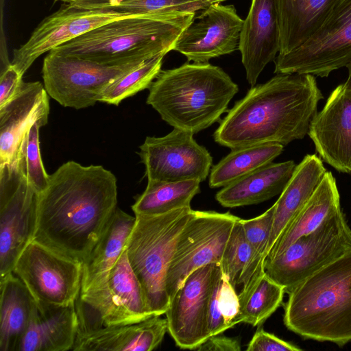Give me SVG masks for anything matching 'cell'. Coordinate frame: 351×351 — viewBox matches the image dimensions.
<instances>
[{
    "instance_id": "obj_25",
    "label": "cell",
    "mask_w": 351,
    "mask_h": 351,
    "mask_svg": "<svg viewBox=\"0 0 351 351\" xmlns=\"http://www.w3.org/2000/svg\"><path fill=\"white\" fill-rule=\"evenodd\" d=\"M339 0H275L280 55L303 45L322 27Z\"/></svg>"
},
{
    "instance_id": "obj_24",
    "label": "cell",
    "mask_w": 351,
    "mask_h": 351,
    "mask_svg": "<svg viewBox=\"0 0 351 351\" xmlns=\"http://www.w3.org/2000/svg\"><path fill=\"white\" fill-rule=\"evenodd\" d=\"M296 165L293 160L272 162L222 187L215 198L227 208L262 203L282 192Z\"/></svg>"
},
{
    "instance_id": "obj_9",
    "label": "cell",
    "mask_w": 351,
    "mask_h": 351,
    "mask_svg": "<svg viewBox=\"0 0 351 351\" xmlns=\"http://www.w3.org/2000/svg\"><path fill=\"white\" fill-rule=\"evenodd\" d=\"M144 62L106 64L49 51L42 67L44 87L64 107L88 108L99 101L109 84Z\"/></svg>"
},
{
    "instance_id": "obj_40",
    "label": "cell",
    "mask_w": 351,
    "mask_h": 351,
    "mask_svg": "<svg viewBox=\"0 0 351 351\" xmlns=\"http://www.w3.org/2000/svg\"><path fill=\"white\" fill-rule=\"evenodd\" d=\"M240 340L237 337H228L215 335L209 337L195 350L199 351H240Z\"/></svg>"
},
{
    "instance_id": "obj_11",
    "label": "cell",
    "mask_w": 351,
    "mask_h": 351,
    "mask_svg": "<svg viewBox=\"0 0 351 351\" xmlns=\"http://www.w3.org/2000/svg\"><path fill=\"white\" fill-rule=\"evenodd\" d=\"M274 73L309 74L321 77L351 61V0H339L318 31L303 45L278 54Z\"/></svg>"
},
{
    "instance_id": "obj_19",
    "label": "cell",
    "mask_w": 351,
    "mask_h": 351,
    "mask_svg": "<svg viewBox=\"0 0 351 351\" xmlns=\"http://www.w3.org/2000/svg\"><path fill=\"white\" fill-rule=\"evenodd\" d=\"M49 114L48 94L40 82H23L17 95L0 108V166L17 162L24 143L36 121L46 125Z\"/></svg>"
},
{
    "instance_id": "obj_6",
    "label": "cell",
    "mask_w": 351,
    "mask_h": 351,
    "mask_svg": "<svg viewBox=\"0 0 351 351\" xmlns=\"http://www.w3.org/2000/svg\"><path fill=\"white\" fill-rule=\"evenodd\" d=\"M193 212L190 206L160 215H135L125 250L152 316L165 314L168 308V269L179 237Z\"/></svg>"
},
{
    "instance_id": "obj_28",
    "label": "cell",
    "mask_w": 351,
    "mask_h": 351,
    "mask_svg": "<svg viewBox=\"0 0 351 351\" xmlns=\"http://www.w3.org/2000/svg\"><path fill=\"white\" fill-rule=\"evenodd\" d=\"M0 350L16 351L27 327L34 299L13 272L0 279Z\"/></svg>"
},
{
    "instance_id": "obj_13",
    "label": "cell",
    "mask_w": 351,
    "mask_h": 351,
    "mask_svg": "<svg viewBox=\"0 0 351 351\" xmlns=\"http://www.w3.org/2000/svg\"><path fill=\"white\" fill-rule=\"evenodd\" d=\"M83 263L32 240L18 258L13 273L40 302L75 303L82 284Z\"/></svg>"
},
{
    "instance_id": "obj_38",
    "label": "cell",
    "mask_w": 351,
    "mask_h": 351,
    "mask_svg": "<svg viewBox=\"0 0 351 351\" xmlns=\"http://www.w3.org/2000/svg\"><path fill=\"white\" fill-rule=\"evenodd\" d=\"M246 350L300 351L302 349L259 328L248 343Z\"/></svg>"
},
{
    "instance_id": "obj_30",
    "label": "cell",
    "mask_w": 351,
    "mask_h": 351,
    "mask_svg": "<svg viewBox=\"0 0 351 351\" xmlns=\"http://www.w3.org/2000/svg\"><path fill=\"white\" fill-rule=\"evenodd\" d=\"M198 180L176 182L147 181L132 209L134 215H155L190 207L192 199L200 192Z\"/></svg>"
},
{
    "instance_id": "obj_10",
    "label": "cell",
    "mask_w": 351,
    "mask_h": 351,
    "mask_svg": "<svg viewBox=\"0 0 351 351\" xmlns=\"http://www.w3.org/2000/svg\"><path fill=\"white\" fill-rule=\"evenodd\" d=\"M38 193L28 183L25 156L0 166V276L13 272L14 265L34 239Z\"/></svg>"
},
{
    "instance_id": "obj_34",
    "label": "cell",
    "mask_w": 351,
    "mask_h": 351,
    "mask_svg": "<svg viewBox=\"0 0 351 351\" xmlns=\"http://www.w3.org/2000/svg\"><path fill=\"white\" fill-rule=\"evenodd\" d=\"M241 322L238 294L219 266L209 302L210 335L221 334Z\"/></svg>"
},
{
    "instance_id": "obj_12",
    "label": "cell",
    "mask_w": 351,
    "mask_h": 351,
    "mask_svg": "<svg viewBox=\"0 0 351 351\" xmlns=\"http://www.w3.org/2000/svg\"><path fill=\"white\" fill-rule=\"evenodd\" d=\"M239 218L230 213L193 210L177 241L166 280L170 300L194 270L219 265L233 227Z\"/></svg>"
},
{
    "instance_id": "obj_29",
    "label": "cell",
    "mask_w": 351,
    "mask_h": 351,
    "mask_svg": "<svg viewBox=\"0 0 351 351\" xmlns=\"http://www.w3.org/2000/svg\"><path fill=\"white\" fill-rule=\"evenodd\" d=\"M279 143H265L232 149L210 171L209 186L224 187L274 161L283 151Z\"/></svg>"
},
{
    "instance_id": "obj_22",
    "label": "cell",
    "mask_w": 351,
    "mask_h": 351,
    "mask_svg": "<svg viewBox=\"0 0 351 351\" xmlns=\"http://www.w3.org/2000/svg\"><path fill=\"white\" fill-rule=\"evenodd\" d=\"M154 315L142 322L79 332L72 350L151 351L168 331L166 318Z\"/></svg>"
},
{
    "instance_id": "obj_2",
    "label": "cell",
    "mask_w": 351,
    "mask_h": 351,
    "mask_svg": "<svg viewBox=\"0 0 351 351\" xmlns=\"http://www.w3.org/2000/svg\"><path fill=\"white\" fill-rule=\"evenodd\" d=\"M323 95L314 75L279 73L237 101L213 134L231 149L265 143L286 145L308 134Z\"/></svg>"
},
{
    "instance_id": "obj_37",
    "label": "cell",
    "mask_w": 351,
    "mask_h": 351,
    "mask_svg": "<svg viewBox=\"0 0 351 351\" xmlns=\"http://www.w3.org/2000/svg\"><path fill=\"white\" fill-rule=\"evenodd\" d=\"M274 210L275 204L258 217L240 219L247 241L256 257L264 264L272 230Z\"/></svg>"
},
{
    "instance_id": "obj_21",
    "label": "cell",
    "mask_w": 351,
    "mask_h": 351,
    "mask_svg": "<svg viewBox=\"0 0 351 351\" xmlns=\"http://www.w3.org/2000/svg\"><path fill=\"white\" fill-rule=\"evenodd\" d=\"M79 329L75 303L56 305L34 300L16 351L72 350Z\"/></svg>"
},
{
    "instance_id": "obj_14",
    "label": "cell",
    "mask_w": 351,
    "mask_h": 351,
    "mask_svg": "<svg viewBox=\"0 0 351 351\" xmlns=\"http://www.w3.org/2000/svg\"><path fill=\"white\" fill-rule=\"evenodd\" d=\"M139 149L147 181L202 182L210 171L211 155L187 131L174 128L162 137L147 136Z\"/></svg>"
},
{
    "instance_id": "obj_41",
    "label": "cell",
    "mask_w": 351,
    "mask_h": 351,
    "mask_svg": "<svg viewBox=\"0 0 351 351\" xmlns=\"http://www.w3.org/2000/svg\"><path fill=\"white\" fill-rule=\"evenodd\" d=\"M348 69V79L351 80V61L346 66Z\"/></svg>"
},
{
    "instance_id": "obj_36",
    "label": "cell",
    "mask_w": 351,
    "mask_h": 351,
    "mask_svg": "<svg viewBox=\"0 0 351 351\" xmlns=\"http://www.w3.org/2000/svg\"><path fill=\"white\" fill-rule=\"evenodd\" d=\"M44 125L40 121L35 122L28 131L24 143L27 180L38 193L46 189L49 180V175L47 173L43 164L40 149L39 130Z\"/></svg>"
},
{
    "instance_id": "obj_8",
    "label": "cell",
    "mask_w": 351,
    "mask_h": 351,
    "mask_svg": "<svg viewBox=\"0 0 351 351\" xmlns=\"http://www.w3.org/2000/svg\"><path fill=\"white\" fill-rule=\"evenodd\" d=\"M75 307L78 332L136 324L152 316L125 248L112 268L106 287L95 293L79 295Z\"/></svg>"
},
{
    "instance_id": "obj_20",
    "label": "cell",
    "mask_w": 351,
    "mask_h": 351,
    "mask_svg": "<svg viewBox=\"0 0 351 351\" xmlns=\"http://www.w3.org/2000/svg\"><path fill=\"white\" fill-rule=\"evenodd\" d=\"M239 50L246 79L254 86L264 68L280 51L275 0H252L241 31Z\"/></svg>"
},
{
    "instance_id": "obj_32",
    "label": "cell",
    "mask_w": 351,
    "mask_h": 351,
    "mask_svg": "<svg viewBox=\"0 0 351 351\" xmlns=\"http://www.w3.org/2000/svg\"><path fill=\"white\" fill-rule=\"evenodd\" d=\"M240 219L233 227L219 263L223 274L234 288L246 285L265 271L264 263L256 257L245 237Z\"/></svg>"
},
{
    "instance_id": "obj_3",
    "label": "cell",
    "mask_w": 351,
    "mask_h": 351,
    "mask_svg": "<svg viewBox=\"0 0 351 351\" xmlns=\"http://www.w3.org/2000/svg\"><path fill=\"white\" fill-rule=\"evenodd\" d=\"M238 91L221 68L188 62L161 70L149 87L146 102L173 128L195 134L217 121Z\"/></svg>"
},
{
    "instance_id": "obj_31",
    "label": "cell",
    "mask_w": 351,
    "mask_h": 351,
    "mask_svg": "<svg viewBox=\"0 0 351 351\" xmlns=\"http://www.w3.org/2000/svg\"><path fill=\"white\" fill-rule=\"evenodd\" d=\"M285 293L265 271L253 278L238 294L242 322L261 325L281 305Z\"/></svg>"
},
{
    "instance_id": "obj_7",
    "label": "cell",
    "mask_w": 351,
    "mask_h": 351,
    "mask_svg": "<svg viewBox=\"0 0 351 351\" xmlns=\"http://www.w3.org/2000/svg\"><path fill=\"white\" fill-rule=\"evenodd\" d=\"M351 249V229L341 208L329 215L313 232L265 260L264 270L289 293L313 274Z\"/></svg>"
},
{
    "instance_id": "obj_27",
    "label": "cell",
    "mask_w": 351,
    "mask_h": 351,
    "mask_svg": "<svg viewBox=\"0 0 351 351\" xmlns=\"http://www.w3.org/2000/svg\"><path fill=\"white\" fill-rule=\"evenodd\" d=\"M340 208L336 180L330 171H326L311 197L274 243L265 260L275 258L298 238L313 232L329 215Z\"/></svg>"
},
{
    "instance_id": "obj_35",
    "label": "cell",
    "mask_w": 351,
    "mask_h": 351,
    "mask_svg": "<svg viewBox=\"0 0 351 351\" xmlns=\"http://www.w3.org/2000/svg\"><path fill=\"white\" fill-rule=\"evenodd\" d=\"M165 55L161 53L146 60L109 84L102 92L99 101L118 106L122 100L149 88L161 71Z\"/></svg>"
},
{
    "instance_id": "obj_33",
    "label": "cell",
    "mask_w": 351,
    "mask_h": 351,
    "mask_svg": "<svg viewBox=\"0 0 351 351\" xmlns=\"http://www.w3.org/2000/svg\"><path fill=\"white\" fill-rule=\"evenodd\" d=\"M227 0H77L75 5L91 10H106L131 15L171 12H194Z\"/></svg>"
},
{
    "instance_id": "obj_4",
    "label": "cell",
    "mask_w": 351,
    "mask_h": 351,
    "mask_svg": "<svg viewBox=\"0 0 351 351\" xmlns=\"http://www.w3.org/2000/svg\"><path fill=\"white\" fill-rule=\"evenodd\" d=\"M195 14L130 15L100 25L50 51L106 64L144 62L173 50Z\"/></svg>"
},
{
    "instance_id": "obj_15",
    "label": "cell",
    "mask_w": 351,
    "mask_h": 351,
    "mask_svg": "<svg viewBox=\"0 0 351 351\" xmlns=\"http://www.w3.org/2000/svg\"><path fill=\"white\" fill-rule=\"evenodd\" d=\"M130 15L112 10L85 9L72 3H64L36 26L25 43L13 51L11 64L24 75L41 55L100 25Z\"/></svg>"
},
{
    "instance_id": "obj_1",
    "label": "cell",
    "mask_w": 351,
    "mask_h": 351,
    "mask_svg": "<svg viewBox=\"0 0 351 351\" xmlns=\"http://www.w3.org/2000/svg\"><path fill=\"white\" fill-rule=\"evenodd\" d=\"M117 204L115 176L101 165L68 161L38 193L34 239L83 263L103 234Z\"/></svg>"
},
{
    "instance_id": "obj_23",
    "label": "cell",
    "mask_w": 351,
    "mask_h": 351,
    "mask_svg": "<svg viewBox=\"0 0 351 351\" xmlns=\"http://www.w3.org/2000/svg\"><path fill=\"white\" fill-rule=\"evenodd\" d=\"M136 217L117 208L103 234L83 261L80 295L104 289L109 274L123 251Z\"/></svg>"
},
{
    "instance_id": "obj_39",
    "label": "cell",
    "mask_w": 351,
    "mask_h": 351,
    "mask_svg": "<svg viewBox=\"0 0 351 351\" xmlns=\"http://www.w3.org/2000/svg\"><path fill=\"white\" fill-rule=\"evenodd\" d=\"M22 75L12 64L0 73V108L10 102L23 83Z\"/></svg>"
},
{
    "instance_id": "obj_26",
    "label": "cell",
    "mask_w": 351,
    "mask_h": 351,
    "mask_svg": "<svg viewBox=\"0 0 351 351\" xmlns=\"http://www.w3.org/2000/svg\"><path fill=\"white\" fill-rule=\"evenodd\" d=\"M326 169L315 154H307L296 165L278 200L267 256L281 234L305 205L322 181Z\"/></svg>"
},
{
    "instance_id": "obj_18",
    "label": "cell",
    "mask_w": 351,
    "mask_h": 351,
    "mask_svg": "<svg viewBox=\"0 0 351 351\" xmlns=\"http://www.w3.org/2000/svg\"><path fill=\"white\" fill-rule=\"evenodd\" d=\"M308 135L320 158L351 173V80L338 85L311 121Z\"/></svg>"
},
{
    "instance_id": "obj_16",
    "label": "cell",
    "mask_w": 351,
    "mask_h": 351,
    "mask_svg": "<svg viewBox=\"0 0 351 351\" xmlns=\"http://www.w3.org/2000/svg\"><path fill=\"white\" fill-rule=\"evenodd\" d=\"M219 266L210 263L194 270L170 300L168 332L180 348L195 350L210 337L208 308Z\"/></svg>"
},
{
    "instance_id": "obj_5",
    "label": "cell",
    "mask_w": 351,
    "mask_h": 351,
    "mask_svg": "<svg viewBox=\"0 0 351 351\" xmlns=\"http://www.w3.org/2000/svg\"><path fill=\"white\" fill-rule=\"evenodd\" d=\"M283 322L304 339L351 341V249L289 293Z\"/></svg>"
},
{
    "instance_id": "obj_17",
    "label": "cell",
    "mask_w": 351,
    "mask_h": 351,
    "mask_svg": "<svg viewBox=\"0 0 351 351\" xmlns=\"http://www.w3.org/2000/svg\"><path fill=\"white\" fill-rule=\"evenodd\" d=\"M243 21L233 5L213 4L195 14L173 50L195 63L230 54L239 49Z\"/></svg>"
}]
</instances>
